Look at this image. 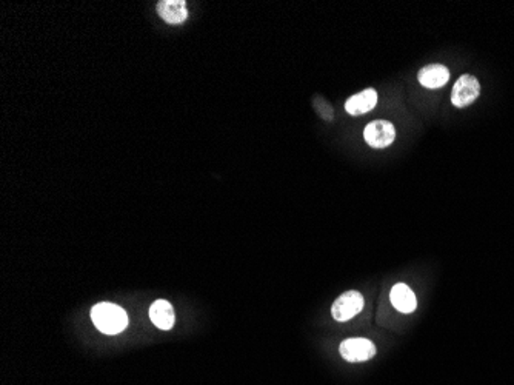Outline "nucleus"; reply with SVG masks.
<instances>
[{
    "label": "nucleus",
    "instance_id": "1",
    "mask_svg": "<svg viewBox=\"0 0 514 385\" xmlns=\"http://www.w3.org/2000/svg\"><path fill=\"white\" fill-rule=\"evenodd\" d=\"M91 319L104 335H119L128 326L125 310L111 302H100L92 307Z\"/></svg>",
    "mask_w": 514,
    "mask_h": 385
},
{
    "label": "nucleus",
    "instance_id": "2",
    "mask_svg": "<svg viewBox=\"0 0 514 385\" xmlns=\"http://www.w3.org/2000/svg\"><path fill=\"white\" fill-rule=\"evenodd\" d=\"M480 94V83L471 74H464L454 83L451 91V104L457 108L470 106Z\"/></svg>",
    "mask_w": 514,
    "mask_h": 385
},
{
    "label": "nucleus",
    "instance_id": "3",
    "mask_svg": "<svg viewBox=\"0 0 514 385\" xmlns=\"http://www.w3.org/2000/svg\"><path fill=\"white\" fill-rule=\"evenodd\" d=\"M365 141L373 148H387L396 139V128L388 120H373L363 130Z\"/></svg>",
    "mask_w": 514,
    "mask_h": 385
},
{
    "label": "nucleus",
    "instance_id": "4",
    "mask_svg": "<svg viewBox=\"0 0 514 385\" xmlns=\"http://www.w3.org/2000/svg\"><path fill=\"white\" fill-rule=\"evenodd\" d=\"M363 308V296L359 291H347L339 296L331 308L333 318L339 322H347L359 314Z\"/></svg>",
    "mask_w": 514,
    "mask_h": 385
},
{
    "label": "nucleus",
    "instance_id": "5",
    "mask_svg": "<svg viewBox=\"0 0 514 385\" xmlns=\"http://www.w3.org/2000/svg\"><path fill=\"white\" fill-rule=\"evenodd\" d=\"M342 358L348 362H365L376 354V346L370 339L352 337L340 344L339 349Z\"/></svg>",
    "mask_w": 514,
    "mask_h": 385
},
{
    "label": "nucleus",
    "instance_id": "6",
    "mask_svg": "<svg viewBox=\"0 0 514 385\" xmlns=\"http://www.w3.org/2000/svg\"><path fill=\"white\" fill-rule=\"evenodd\" d=\"M417 79L425 88H442L450 80V69L440 64L426 65L419 71Z\"/></svg>",
    "mask_w": 514,
    "mask_h": 385
},
{
    "label": "nucleus",
    "instance_id": "7",
    "mask_svg": "<svg viewBox=\"0 0 514 385\" xmlns=\"http://www.w3.org/2000/svg\"><path fill=\"white\" fill-rule=\"evenodd\" d=\"M377 104V92L376 90L368 88L363 90L357 94L352 96L345 104V110L352 115H361L365 113H370Z\"/></svg>",
    "mask_w": 514,
    "mask_h": 385
},
{
    "label": "nucleus",
    "instance_id": "8",
    "mask_svg": "<svg viewBox=\"0 0 514 385\" xmlns=\"http://www.w3.org/2000/svg\"><path fill=\"white\" fill-rule=\"evenodd\" d=\"M389 299H391V304L394 305L396 310H399L401 313L405 314L412 313L417 307L415 293H412L408 285L405 284H396L391 288V293H389Z\"/></svg>",
    "mask_w": 514,
    "mask_h": 385
},
{
    "label": "nucleus",
    "instance_id": "9",
    "mask_svg": "<svg viewBox=\"0 0 514 385\" xmlns=\"http://www.w3.org/2000/svg\"><path fill=\"white\" fill-rule=\"evenodd\" d=\"M150 319L160 330H171L174 326V310L168 300H154L150 307Z\"/></svg>",
    "mask_w": 514,
    "mask_h": 385
},
{
    "label": "nucleus",
    "instance_id": "10",
    "mask_svg": "<svg viewBox=\"0 0 514 385\" xmlns=\"http://www.w3.org/2000/svg\"><path fill=\"white\" fill-rule=\"evenodd\" d=\"M158 13L167 23H182L188 18L186 4L183 0H160L158 4Z\"/></svg>",
    "mask_w": 514,
    "mask_h": 385
}]
</instances>
